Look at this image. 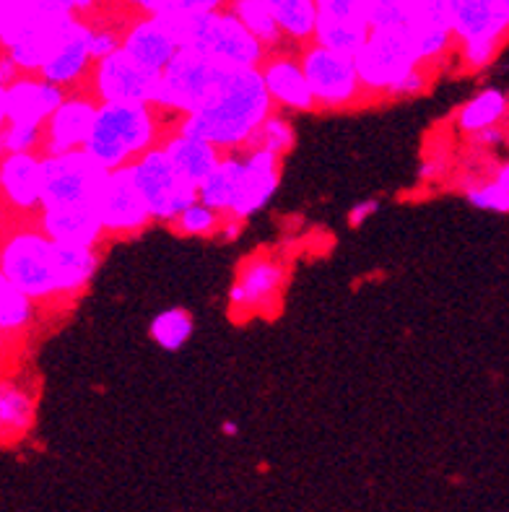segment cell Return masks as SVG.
Masks as SVG:
<instances>
[{
    "mask_svg": "<svg viewBox=\"0 0 509 512\" xmlns=\"http://www.w3.org/2000/svg\"><path fill=\"white\" fill-rule=\"evenodd\" d=\"M271 97L258 68L224 71L198 110L182 117L180 133L203 138L219 151L252 143L260 125L271 115Z\"/></svg>",
    "mask_w": 509,
    "mask_h": 512,
    "instance_id": "obj_1",
    "label": "cell"
},
{
    "mask_svg": "<svg viewBox=\"0 0 509 512\" xmlns=\"http://www.w3.org/2000/svg\"><path fill=\"white\" fill-rule=\"evenodd\" d=\"M167 19L180 50H193L224 71L260 68L265 50L232 13L221 8L193 16H162Z\"/></svg>",
    "mask_w": 509,
    "mask_h": 512,
    "instance_id": "obj_2",
    "label": "cell"
},
{
    "mask_svg": "<svg viewBox=\"0 0 509 512\" xmlns=\"http://www.w3.org/2000/svg\"><path fill=\"white\" fill-rule=\"evenodd\" d=\"M156 110L151 104H97L84 141V154L104 172L128 167L156 141Z\"/></svg>",
    "mask_w": 509,
    "mask_h": 512,
    "instance_id": "obj_3",
    "label": "cell"
},
{
    "mask_svg": "<svg viewBox=\"0 0 509 512\" xmlns=\"http://www.w3.org/2000/svg\"><path fill=\"white\" fill-rule=\"evenodd\" d=\"M452 39L460 42L471 68H486L497 58L509 29V0H447Z\"/></svg>",
    "mask_w": 509,
    "mask_h": 512,
    "instance_id": "obj_4",
    "label": "cell"
},
{
    "mask_svg": "<svg viewBox=\"0 0 509 512\" xmlns=\"http://www.w3.org/2000/svg\"><path fill=\"white\" fill-rule=\"evenodd\" d=\"M104 177H107V172L91 162L81 149L58 156H42L39 211H47V208H97Z\"/></svg>",
    "mask_w": 509,
    "mask_h": 512,
    "instance_id": "obj_5",
    "label": "cell"
},
{
    "mask_svg": "<svg viewBox=\"0 0 509 512\" xmlns=\"http://www.w3.org/2000/svg\"><path fill=\"white\" fill-rule=\"evenodd\" d=\"M0 273L32 302L58 294L52 268V242L39 229H19L0 245Z\"/></svg>",
    "mask_w": 509,
    "mask_h": 512,
    "instance_id": "obj_6",
    "label": "cell"
},
{
    "mask_svg": "<svg viewBox=\"0 0 509 512\" xmlns=\"http://www.w3.org/2000/svg\"><path fill=\"white\" fill-rule=\"evenodd\" d=\"M136 188L149 208L151 221H174L190 203L198 201V188L172 167L162 146H151L130 164Z\"/></svg>",
    "mask_w": 509,
    "mask_h": 512,
    "instance_id": "obj_7",
    "label": "cell"
},
{
    "mask_svg": "<svg viewBox=\"0 0 509 512\" xmlns=\"http://www.w3.org/2000/svg\"><path fill=\"white\" fill-rule=\"evenodd\" d=\"M224 68L193 50H177L174 58L159 73L154 110L177 112L180 117L190 115L206 102Z\"/></svg>",
    "mask_w": 509,
    "mask_h": 512,
    "instance_id": "obj_8",
    "label": "cell"
},
{
    "mask_svg": "<svg viewBox=\"0 0 509 512\" xmlns=\"http://www.w3.org/2000/svg\"><path fill=\"white\" fill-rule=\"evenodd\" d=\"M354 65L361 89L369 91H390L400 78L421 68L403 29H369Z\"/></svg>",
    "mask_w": 509,
    "mask_h": 512,
    "instance_id": "obj_9",
    "label": "cell"
},
{
    "mask_svg": "<svg viewBox=\"0 0 509 512\" xmlns=\"http://www.w3.org/2000/svg\"><path fill=\"white\" fill-rule=\"evenodd\" d=\"M299 65H302V73L307 78L315 104L346 107L361 94L359 76H356V65L351 55L310 42L304 47Z\"/></svg>",
    "mask_w": 509,
    "mask_h": 512,
    "instance_id": "obj_10",
    "label": "cell"
},
{
    "mask_svg": "<svg viewBox=\"0 0 509 512\" xmlns=\"http://www.w3.org/2000/svg\"><path fill=\"white\" fill-rule=\"evenodd\" d=\"M94 94L99 104H151L154 107L159 73L149 71L128 58L123 50L94 60Z\"/></svg>",
    "mask_w": 509,
    "mask_h": 512,
    "instance_id": "obj_11",
    "label": "cell"
},
{
    "mask_svg": "<svg viewBox=\"0 0 509 512\" xmlns=\"http://www.w3.org/2000/svg\"><path fill=\"white\" fill-rule=\"evenodd\" d=\"M97 208L102 229L110 234L138 232L151 221L149 208L143 203L133 172H130V164L107 172Z\"/></svg>",
    "mask_w": 509,
    "mask_h": 512,
    "instance_id": "obj_12",
    "label": "cell"
},
{
    "mask_svg": "<svg viewBox=\"0 0 509 512\" xmlns=\"http://www.w3.org/2000/svg\"><path fill=\"white\" fill-rule=\"evenodd\" d=\"M81 16L68 13H42L39 11L16 37L3 47V55L13 63L19 73H39L52 50L60 45V39L68 34L71 24Z\"/></svg>",
    "mask_w": 509,
    "mask_h": 512,
    "instance_id": "obj_13",
    "label": "cell"
},
{
    "mask_svg": "<svg viewBox=\"0 0 509 512\" xmlns=\"http://www.w3.org/2000/svg\"><path fill=\"white\" fill-rule=\"evenodd\" d=\"M315 34L312 42L354 58L369 34L361 0H315Z\"/></svg>",
    "mask_w": 509,
    "mask_h": 512,
    "instance_id": "obj_14",
    "label": "cell"
},
{
    "mask_svg": "<svg viewBox=\"0 0 509 512\" xmlns=\"http://www.w3.org/2000/svg\"><path fill=\"white\" fill-rule=\"evenodd\" d=\"M403 32L421 65L442 58L455 42L447 0H411Z\"/></svg>",
    "mask_w": 509,
    "mask_h": 512,
    "instance_id": "obj_15",
    "label": "cell"
},
{
    "mask_svg": "<svg viewBox=\"0 0 509 512\" xmlns=\"http://www.w3.org/2000/svg\"><path fill=\"white\" fill-rule=\"evenodd\" d=\"M63 99L65 91L60 86L47 84L45 78L32 73H19L6 86V123L42 128Z\"/></svg>",
    "mask_w": 509,
    "mask_h": 512,
    "instance_id": "obj_16",
    "label": "cell"
},
{
    "mask_svg": "<svg viewBox=\"0 0 509 512\" xmlns=\"http://www.w3.org/2000/svg\"><path fill=\"white\" fill-rule=\"evenodd\" d=\"M120 50L138 65L154 73H162L164 65L180 50L167 19L162 16H138L133 24L120 34Z\"/></svg>",
    "mask_w": 509,
    "mask_h": 512,
    "instance_id": "obj_17",
    "label": "cell"
},
{
    "mask_svg": "<svg viewBox=\"0 0 509 512\" xmlns=\"http://www.w3.org/2000/svg\"><path fill=\"white\" fill-rule=\"evenodd\" d=\"M97 115V102L89 97H65L52 112L50 120L42 125V141L45 156L68 154V151L84 149L91 123Z\"/></svg>",
    "mask_w": 509,
    "mask_h": 512,
    "instance_id": "obj_18",
    "label": "cell"
},
{
    "mask_svg": "<svg viewBox=\"0 0 509 512\" xmlns=\"http://www.w3.org/2000/svg\"><path fill=\"white\" fill-rule=\"evenodd\" d=\"M89 42L91 24H86L84 19H76L71 24V29H68V34L60 39V45L45 60V65L39 68L37 76L45 78L47 84L60 86V89L76 84L78 78L89 73V68L94 65Z\"/></svg>",
    "mask_w": 509,
    "mask_h": 512,
    "instance_id": "obj_19",
    "label": "cell"
},
{
    "mask_svg": "<svg viewBox=\"0 0 509 512\" xmlns=\"http://www.w3.org/2000/svg\"><path fill=\"white\" fill-rule=\"evenodd\" d=\"M245 162V175H242V190L234 203L229 219H247V216L258 214L265 203L271 201L273 193L278 188V156L271 151L252 146L247 156H242Z\"/></svg>",
    "mask_w": 509,
    "mask_h": 512,
    "instance_id": "obj_20",
    "label": "cell"
},
{
    "mask_svg": "<svg viewBox=\"0 0 509 512\" xmlns=\"http://www.w3.org/2000/svg\"><path fill=\"white\" fill-rule=\"evenodd\" d=\"M258 71L271 102L297 112H310L315 107V99H312V91L307 86V78H304L302 65H299L297 58L273 55V58H265L260 63Z\"/></svg>",
    "mask_w": 509,
    "mask_h": 512,
    "instance_id": "obj_21",
    "label": "cell"
},
{
    "mask_svg": "<svg viewBox=\"0 0 509 512\" xmlns=\"http://www.w3.org/2000/svg\"><path fill=\"white\" fill-rule=\"evenodd\" d=\"M0 195L19 211L39 208L42 195V156L6 154L0 156Z\"/></svg>",
    "mask_w": 509,
    "mask_h": 512,
    "instance_id": "obj_22",
    "label": "cell"
},
{
    "mask_svg": "<svg viewBox=\"0 0 509 512\" xmlns=\"http://www.w3.org/2000/svg\"><path fill=\"white\" fill-rule=\"evenodd\" d=\"M39 232L50 242L97 247L104 229L97 208H47L39 219Z\"/></svg>",
    "mask_w": 509,
    "mask_h": 512,
    "instance_id": "obj_23",
    "label": "cell"
},
{
    "mask_svg": "<svg viewBox=\"0 0 509 512\" xmlns=\"http://www.w3.org/2000/svg\"><path fill=\"white\" fill-rule=\"evenodd\" d=\"M99 266L94 245H73V242H52V268H55V289L58 294L81 292Z\"/></svg>",
    "mask_w": 509,
    "mask_h": 512,
    "instance_id": "obj_24",
    "label": "cell"
},
{
    "mask_svg": "<svg viewBox=\"0 0 509 512\" xmlns=\"http://www.w3.org/2000/svg\"><path fill=\"white\" fill-rule=\"evenodd\" d=\"M162 151L169 162H172V167L177 169L187 182H193L195 188L211 175L213 167H216L221 159V151L216 149V146H211V143L203 141V138L180 133V130H177L172 138H167Z\"/></svg>",
    "mask_w": 509,
    "mask_h": 512,
    "instance_id": "obj_25",
    "label": "cell"
},
{
    "mask_svg": "<svg viewBox=\"0 0 509 512\" xmlns=\"http://www.w3.org/2000/svg\"><path fill=\"white\" fill-rule=\"evenodd\" d=\"M242 175H245L242 156H221L211 175L198 185V201L229 216L242 190Z\"/></svg>",
    "mask_w": 509,
    "mask_h": 512,
    "instance_id": "obj_26",
    "label": "cell"
},
{
    "mask_svg": "<svg viewBox=\"0 0 509 512\" xmlns=\"http://www.w3.org/2000/svg\"><path fill=\"white\" fill-rule=\"evenodd\" d=\"M284 271L271 258H255L247 263L239 281L232 289V305L258 307L276 297Z\"/></svg>",
    "mask_w": 509,
    "mask_h": 512,
    "instance_id": "obj_27",
    "label": "cell"
},
{
    "mask_svg": "<svg viewBox=\"0 0 509 512\" xmlns=\"http://www.w3.org/2000/svg\"><path fill=\"white\" fill-rule=\"evenodd\" d=\"M263 3L271 11L281 37L294 39V42H312L317 19L315 0H263Z\"/></svg>",
    "mask_w": 509,
    "mask_h": 512,
    "instance_id": "obj_28",
    "label": "cell"
},
{
    "mask_svg": "<svg viewBox=\"0 0 509 512\" xmlns=\"http://www.w3.org/2000/svg\"><path fill=\"white\" fill-rule=\"evenodd\" d=\"M34 401L11 380L0 383V440H13L32 427Z\"/></svg>",
    "mask_w": 509,
    "mask_h": 512,
    "instance_id": "obj_29",
    "label": "cell"
},
{
    "mask_svg": "<svg viewBox=\"0 0 509 512\" xmlns=\"http://www.w3.org/2000/svg\"><path fill=\"white\" fill-rule=\"evenodd\" d=\"M507 115V94L502 89H484L460 110V130L478 136L489 128H497Z\"/></svg>",
    "mask_w": 509,
    "mask_h": 512,
    "instance_id": "obj_30",
    "label": "cell"
},
{
    "mask_svg": "<svg viewBox=\"0 0 509 512\" xmlns=\"http://www.w3.org/2000/svg\"><path fill=\"white\" fill-rule=\"evenodd\" d=\"M226 11L232 13L239 24L245 26L252 37L258 39L263 50H273L281 45V32H278L276 21H273L271 11L265 8L263 0H226Z\"/></svg>",
    "mask_w": 509,
    "mask_h": 512,
    "instance_id": "obj_31",
    "label": "cell"
},
{
    "mask_svg": "<svg viewBox=\"0 0 509 512\" xmlns=\"http://www.w3.org/2000/svg\"><path fill=\"white\" fill-rule=\"evenodd\" d=\"M34 318V302L19 292L11 281L0 273V333L24 331Z\"/></svg>",
    "mask_w": 509,
    "mask_h": 512,
    "instance_id": "obj_32",
    "label": "cell"
},
{
    "mask_svg": "<svg viewBox=\"0 0 509 512\" xmlns=\"http://www.w3.org/2000/svg\"><path fill=\"white\" fill-rule=\"evenodd\" d=\"M151 338L167 351H177L193 336V318L185 310H164L151 320Z\"/></svg>",
    "mask_w": 509,
    "mask_h": 512,
    "instance_id": "obj_33",
    "label": "cell"
},
{
    "mask_svg": "<svg viewBox=\"0 0 509 512\" xmlns=\"http://www.w3.org/2000/svg\"><path fill=\"white\" fill-rule=\"evenodd\" d=\"M141 16H193L221 11L226 0H128Z\"/></svg>",
    "mask_w": 509,
    "mask_h": 512,
    "instance_id": "obj_34",
    "label": "cell"
},
{
    "mask_svg": "<svg viewBox=\"0 0 509 512\" xmlns=\"http://www.w3.org/2000/svg\"><path fill=\"white\" fill-rule=\"evenodd\" d=\"M411 0H361L369 29H403Z\"/></svg>",
    "mask_w": 509,
    "mask_h": 512,
    "instance_id": "obj_35",
    "label": "cell"
},
{
    "mask_svg": "<svg viewBox=\"0 0 509 512\" xmlns=\"http://www.w3.org/2000/svg\"><path fill=\"white\" fill-rule=\"evenodd\" d=\"M473 206L486 208V211H497V214H507L509 211V167L504 164L497 172V180L478 185V188L468 190Z\"/></svg>",
    "mask_w": 509,
    "mask_h": 512,
    "instance_id": "obj_36",
    "label": "cell"
},
{
    "mask_svg": "<svg viewBox=\"0 0 509 512\" xmlns=\"http://www.w3.org/2000/svg\"><path fill=\"white\" fill-rule=\"evenodd\" d=\"M174 221H177V229H180L182 234H190V237H206V234H213L216 229H219L221 214L219 211H213V208H208L206 203L195 201L190 203V206H187Z\"/></svg>",
    "mask_w": 509,
    "mask_h": 512,
    "instance_id": "obj_37",
    "label": "cell"
},
{
    "mask_svg": "<svg viewBox=\"0 0 509 512\" xmlns=\"http://www.w3.org/2000/svg\"><path fill=\"white\" fill-rule=\"evenodd\" d=\"M291 143H294V130L291 125L286 123L284 117H273L268 115L260 130L252 138V146H260V149L271 151V154L281 156L291 149Z\"/></svg>",
    "mask_w": 509,
    "mask_h": 512,
    "instance_id": "obj_38",
    "label": "cell"
},
{
    "mask_svg": "<svg viewBox=\"0 0 509 512\" xmlns=\"http://www.w3.org/2000/svg\"><path fill=\"white\" fill-rule=\"evenodd\" d=\"M37 13L26 0H0V47H6Z\"/></svg>",
    "mask_w": 509,
    "mask_h": 512,
    "instance_id": "obj_39",
    "label": "cell"
},
{
    "mask_svg": "<svg viewBox=\"0 0 509 512\" xmlns=\"http://www.w3.org/2000/svg\"><path fill=\"white\" fill-rule=\"evenodd\" d=\"M39 143H42V128L6 123L3 125V130H0V156L32 154Z\"/></svg>",
    "mask_w": 509,
    "mask_h": 512,
    "instance_id": "obj_40",
    "label": "cell"
},
{
    "mask_svg": "<svg viewBox=\"0 0 509 512\" xmlns=\"http://www.w3.org/2000/svg\"><path fill=\"white\" fill-rule=\"evenodd\" d=\"M91 58L99 60V58H107L110 52L120 50V34L112 32V29H94L91 26Z\"/></svg>",
    "mask_w": 509,
    "mask_h": 512,
    "instance_id": "obj_41",
    "label": "cell"
},
{
    "mask_svg": "<svg viewBox=\"0 0 509 512\" xmlns=\"http://www.w3.org/2000/svg\"><path fill=\"white\" fill-rule=\"evenodd\" d=\"M421 89H424V73H421V68H416V71L408 73L406 78H400L398 84L387 91V94H390V97H413V94H419Z\"/></svg>",
    "mask_w": 509,
    "mask_h": 512,
    "instance_id": "obj_42",
    "label": "cell"
},
{
    "mask_svg": "<svg viewBox=\"0 0 509 512\" xmlns=\"http://www.w3.org/2000/svg\"><path fill=\"white\" fill-rule=\"evenodd\" d=\"M16 76H19V71L13 68L11 60L6 55H0V130L6 125V86Z\"/></svg>",
    "mask_w": 509,
    "mask_h": 512,
    "instance_id": "obj_43",
    "label": "cell"
},
{
    "mask_svg": "<svg viewBox=\"0 0 509 512\" xmlns=\"http://www.w3.org/2000/svg\"><path fill=\"white\" fill-rule=\"evenodd\" d=\"M377 208H380V203H377V201H364V203H359V206H356L354 211H351V224H354V227H359V224H364V221H367L369 216H372L374 211H377Z\"/></svg>",
    "mask_w": 509,
    "mask_h": 512,
    "instance_id": "obj_44",
    "label": "cell"
},
{
    "mask_svg": "<svg viewBox=\"0 0 509 512\" xmlns=\"http://www.w3.org/2000/svg\"><path fill=\"white\" fill-rule=\"evenodd\" d=\"M0 338H3V333H0Z\"/></svg>",
    "mask_w": 509,
    "mask_h": 512,
    "instance_id": "obj_45",
    "label": "cell"
}]
</instances>
